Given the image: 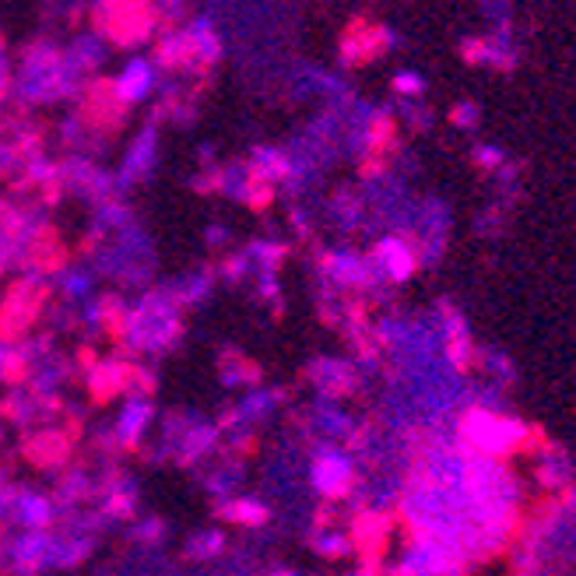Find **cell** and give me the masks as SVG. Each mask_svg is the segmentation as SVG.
<instances>
[{"label": "cell", "instance_id": "6da1fadb", "mask_svg": "<svg viewBox=\"0 0 576 576\" xmlns=\"http://www.w3.org/2000/svg\"><path fill=\"white\" fill-rule=\"evenodd\" d=\"M81 81L85 78L71 68L68 57H63V49H57L46 39H36L25 46L11 89L25 106H46V103H57V98L74 95L81 89Z\"/></svg>", "mask_w": 576, "mask_h": 576}, {"label": "cell", "instance_id": "7a4b0ae2", "mask_svg": "<svg viewBox=\"0 0 576 576\" xmlns=\"http://www.w3.org/2000/svg\"><path fill=\"white\" fill-rule=\"evenodd\" d=\"M179 303L173 292H144L138 306H130L120 344L134 355L166 352L179 338Z\"/></svg>", "mask_w": 576, "mask_h": 576}, {"label": "cell", "instance_id": "3957f363", "mask_svg": "<svg viewBox=\"0 0 576 576\" xmlns=\"http://www.w3.org/2000/svg\"><path fill=\"white\" fill-rule=\"evenodd\" d=\"M95 22V36L106 46H138L148 43L158 32V11L148 4H113V8H98L92 14Z\"/></svg>", "mask_w": 576, "mask_h": 576}, {"label": "cell", "instance_id": "277c9868", "mask_svg": "<svg viewBox=\"0 0 576 576\" xmlns=\"http://www.w3.org/2000/svg\"><path fill=\"white\" fill-rule=\"evenodd\" d=\"M49 299V282L36 274H22L19 282L11 285V292L0 303V338L4 341H19L32 324L39 320V313Z\"/></svg>", "mask_w": 576, "mask_h": 576}, {"label": "cell", "instance_id": "5b68a950", "mask_svg": "<svg viewBox=\"0 0 576 576\" xmlns=\"http://www.w3.org/2000/svg\"><path fill=\"white\" fill-rule=\"evenodd\" d=\"M155 419V404L152 398H141V393H127L117 419H113L109 425V443L120 450H134L141 447V439L148 433V425H152Z\"/></svg>", "mask_w": 576, "mask_h": 576}, {"label": "cell", "instance_id": "8992f818", "mask_svg": "<svg viewBox=\"0 0 576 576\" xmlns=\"http://www.w3.org/2000/svg\"><path fill=\"white\" fill-rule=\"evenodd\" d=\"M8 563L14 573H43L49 566H57V538H49L46 531H28L8 549Z\"/></svg>", "mask_w": 576, "mask_h": 576}, {"label": "cell", "instance_id": "52a82bcc", "mask_svg": "<svg viewBox=\"0 0 576 576\" xmlns=\"http://www.w3.org/2000/svg\"><path fill=\"white\" fill-rule=\"evenodd\" d=\"M155 85H158V68L152 57H134L117 78H113V92H117L124 106L141 103V98L155 92Z\"/></svg>", "mask_w": 576, "mask_h": 576}, {"label": "cell", "instance_id": "ba28073f", "mask_svg": "<svg viewBox=\"0 0 576 576\" xmlns=\"http://www.w3.org/2000/svg\"><path fill=\"white\" fill-rule=\"evenodd\" d=\"M130 373H134V362L127 358H98L89 369V393L95 401H109V398H127L130 390Z\"/></svg>", "mask_w": 576, "mask_h": 576}, {"label": "cell", "instance_id": "9c48e42d", "mask_svg": "<svg viewBox=\"0 0 576 576\" xmlns=\"http://www.w3.org/2000/svg\"><path fill=\"white\" fill-rule=\"evenodd\" d=\"M25 457L36 468H63V465H68V457H71V433L57 430V425L32 433L25 439Z\"/></svg>", "mask_w": 576, "mask_h": 576}, {"label": "cell", "instance_id": "30bf717a", "mask_svg": "<svg viewBox=\"0 0 576 576\" xmlns=\"http://www.w3.org/2000/svg\"><path fill=\"white\" fill-rule=\"evenodd\" d=\"M127 313L130 306L120 299V295H95V299H89V309H85V324L92 334H103V338H117L124 334V324H127Z\"/></svg>", "mask_w": 576, "mask_h": 576}, {"label": "cell", "instance_id": "8fae6325", "mask_svg": "<svg viewBox=\"0 0 576 576\" xmlns=\"http://www.w3.org/2000/svg\"><path fill=\"white\" fill-rule=\"evenodd\" d=\"M155 152H158V134L155 127H144L141 134L130 144V152L120 162V176H117V187H130V184H141V179L152 173L155 166Z\"/></svg>", "mask_w": 576, "mask_h": 576}, {"label": "cell", "instance_id": "7c38bea8", "mask_svg": "<svg viewBox=\"0 0 576 576\" xmlns=\"http://www.w3.org/2000/svg\"><path fill=\"white\" fill-rule=\"evenodd\" d=\"M54 509L57 503L43 496L36 489H19L11 503V520H19L25 531H46L54 524Z\"/></svg>", "mask_w": 576, "mask_h": 576}, {"label": "cell", "instance_id": "4fadbf2b", "mask_svg": "<svg viewBox=\"0 0 576 576\" xmlns=\"http://www.w3.org/2000/svg\"><path fill=\"white\" fill-rule=\"evenodd\" d=\"M54 285L60 292V299L68 303H85L89 299V289H92V271L85 265H63L54 278Z\"/></svg>", "mask_w": 576, "mask_h": 576}, {"label": "cell", "instance_id": "5bb4252c", "mask_svg": "<svg viewBox=\"0 0 576 576\" xmlns=\"http://www.w3.org/2000/svg\"><path fill=\"white\" fill-rule=\"evenodd\" d=\"M92 492V479L85 468H71L60 474V489H57V503H81Z\"/></svg>", "mask_w": 576, "mask_h": 576}, {"label": "cell", "instance_id": "9a60e30c", "mask_svg": "<svg viewBox=\"0 0 576 576\" xmlns=\"http://www.w3.org/2000/svg\"><path fill=\"white\" fill-rule=\"evenodd\" d=\"M208 292H211V271H197V274H187L184 282L176 285L173 299L176 303H201V299H208Z\"/></svg>", "mask_w": 576, "mask_h": 576}, {"label": "cell", "instance_id": "2e32d148", "mask_svg": "<svg viewBox=\"0 0 576 576\" xmlns=\"http://www.w3.org/2000/svg\"><path fill=\"white\" fill-rule=\"evenodd\" d=\"M225 517L236 524H265V506L254 499H236L225 506Z\"/></svg>", "mask_w": 576, "mask_h": 576}, {"label": "cell", "instance_id": "e0dca14e", "mask_svg": "<svg viewBox=\"0 0 576 576\" xmlns=\"http://www.w3.org/2000/svg\"><path fill=\"white\" fill-rule=\"evenodd\" d=\"M222 545H225V538H222L219 531H201V534H193V538H190V555H197V559H211L215 552H222Z\"/></svg>", "mask_w": 576, "mask_h": 576}, {"label": "cell", "instance_id": "ac0fdd59", "mask_svg": "<svg viewBox=\"0 0 576 576\" xmlns=\"http://www.w3.org/2000/svg\"><path fill=\"white\" fill-rule=\"evenodd\" d=\"M11 81H14V71H11V60H8V54H4V39H0V98L8 95Z\"/></svg>", "mask_w": 576, "mask_h": 576}, {"label": "cell", "instance_id": "d6986e66", "mask_svg": "<svg viewBox=\"0 0 576 576\" xmlns=\"http://www.w3.org/2000/svg\"><path fill=\"white\" fill-rule=\"evenodd\" d=\"M162 534H166V524H162V520H148V524H141V528H138L141 541H158Z\"/></svg>", "mask_w": 576, "mask_h": 576}, {"label": "cell", "instance_id": "ffe728a7", "mask_svg": "<svg viewBox=\"0 0 576 576\" xmlns=\"http://www.w3.org/2000/svg\"><path fill=\"white\" fill-rule=\"evenodd\" d=\"M0 436H4V433H0Z\"/></svg>", "mask_w": 576, "mask_h": 576}]
</instances>
